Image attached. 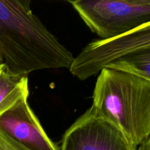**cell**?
I'll use <instances>...</instances> for the list:
<instances>
[{"instance_id": "obj_1", "label": "cell", "mask_w": 150, "mask_h": 150, "mask_svg": "<svg viewBox=\"0 0 150 150\" xmlns=\"http://www.w3.org/2000/svg\"><path fill=\"white\" fill-rule=\"evenodd\" d=\"M30 1L0 0V64L17 76L69 69L73 54L32 12Z\"/></svg>"}, {"instance_id": "obj_2", "label": "cell", "mask_w": 150, "mask_h": 150, "mask_svg": "<svg viewBox=\"0 0 150 150\" xmlns=\"http://www.w3.org/2000/svg\"><path fill=\"white\" fill-rule=\"evenodd\" d=\"M92 106L114 122L137 148L150 135V82L105 67L99 73Z\"/></svg>"}, {"instance_id": "obj_3", "label": "cell", "mask_w": 150, "mask_h": 150, "mask_svg": "<svg viewBox=\"0 0 150 150\" xmlns=\"http://www.w3.org/2000/svg\"><path fill=\"white\" fill-rule=\"evenodd\" d=\"M68 2L100 40L117 38L150 22V0H76Z\"/></svg>"}, {"instance_id": "obj_4", "label": "cell", "mask_w": 150, "mask_h": 150, "mask_svg": "<svg viewBox=\"0 0 150 150\" xmlns=\"http://www.w3.org/2000/svg\"><path fill=\"white\" fill-rule=\"evenodd\" d=\"M150 48V22L110 40H96L75 57L69 68L73 76L84 81L121 57Z\"/></svg>"}, {"instance_id": "obj_5", "label": "cell", "mask_w": 150, "mask_h": 150, "mask_svg": "<svg viewBox=\"0 0 150 150\" xmlns=\"http://www.w3.org/2000/svg\"><path fill=\"white\" fill-rule=\"evenodd\" d=\"M121 129L91 106L64 133L59 150H136Z\"/></svg>"}, {"instance_id": "obj_6", "label": "cell", "mask_w": 150, "mask_h": 150, "mask_svg": "<svg viewBox=\"0 0 150 150\" xmlns=\"http://www.w3.org/2000/svg\"><path fill=\"white\" fill-rule=\"evenodd\" d=\"M28 98H21L0 117V129L29 150H59L31 109Z\"/></svg>"}, {"instance_id": "obj_7", "label": "cell", "mask_w": 150, "mask_h": 150, "mask_svg": "<svg viewBox=\"0 0 150 150\" xmlns=\"http://www.w3.org/2000/svg\"><path fill=\"white\" fill-rule=\"evenodd\" d=\"M28 77L11 74L0 64V117L21 98L29 97Z\"/></svg>"}, {"instance_id": "obj_8", "label": "cell", "mask_w": 150, "mask_h": 150, "mask_svg": "<svg viewBox=\"0 0 150 150\" xmlns=\"http://www.w3.org/2000/svg\"><path fill=\"white\" fill-rule=\"evenodd\" d=\"M106 67L128 72L150 82V48L127 54Z\"/></svg>"}, {"instance_id": "obj_9", "label": "cell", "mask_w": 150, "mask_h": 150, "mask_svg": "<svg viewBox=\"0 0 150 150\" xmlns=\"http://www.w3.org/2000/svg\"><path fill=\"white\" fill-rule=\"evenodd\" d=\"M0 150H29L13 140L0 129Z\"/></svg>"}, {"instance_id": "obj_10", "label": "cell", "mask_w": 150, "mask_h": 150, "mask_svg": "<svg viewBox=\"0 0 150 150\" xmlns=\"http://www.w3.org/2000/svg\"><path fill=\"white\" fill-rule=\"evenodd\" d=\"M136 150H150V135L148 139L139 145Z\"/></svg>"}]
</instances>
